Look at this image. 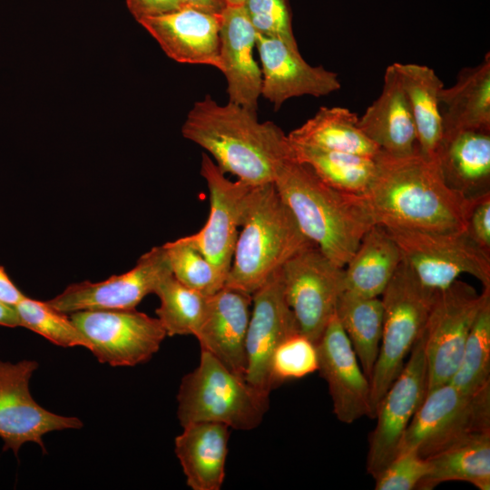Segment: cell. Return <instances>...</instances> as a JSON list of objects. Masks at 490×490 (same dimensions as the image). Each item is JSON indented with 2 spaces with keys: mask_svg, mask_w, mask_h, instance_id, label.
I'll use <instances>...</instances> for the list:
<instances>
[{
  "mask_svg": "<svg viewBox=\"0 0 490 490\" xmlns=\"http://www.w3.org/2000/svg\"><path fill=\"white\" fill-rule=\"evenodd\" d=\"M484 432H490V387L466 393L448 382L427 391L401 438L397 456L415 451L427 458Z\"/></svg>",
  "mask_w": 490,
  "mask_h": 490,
  "instance_id": "obj_7",
  "label": "cell"
},
{
  "mask_svg": "<svg viewBox=\"0 0 490 490\" xmlns=\"http://www.w3.org/2000/svg\"><path fill=\"white\" fill-rule=\"evenodd\" d=\"M170 274L172 273L163 246H155L142 254L129 271L113 275L103 281L73 283L46 303L65 314L83 310L136 309Z\"/></svg>",
  "mask_w": 490,
  "mask_h": 490,
  "instance_id": "obj_13",
  "label": "cell"
},
{
  "mask_svg": "<svg viewBox=\"0 0 490 490\" xmlns=\"http://www.w3.org/2000/svg\"><path fill=\"white\" fill-rule=\"evenodd\" d=\"M401 262V252L388 230L373 225L344 267L345 291L367 298L381 296Z\"/></svg>",
  "mask_w": 490,
  "mask_h": 490,
  "instance_id": "obj_26",
  "label": "cell"
},
{
  "mask_svg": "<svg viewBox=\"0 0 490 490\" xmlns=\"http://www.w3.org/2000/svg\"><path fill=\"white\" fill-rule=\"evenodd\" d=\"M335 314L370 378L377 359L383 328V306L379 297H360L343 291Z\"/></svg>",
  "mask_w": 490,
  "mask_h": 490,
  "instance_id": "obj_30",
  "label": "cell"
},
{
  "mask_svg": "<svg viewBox=\"0 0 490 490\" xmlns=\"http://www.w3.org/2000/svg\"><path fill=\"white\" fill-rule=\"evenodd\" d=\"M466 231L481 249L490 252V194L472 202Z\"/></svg>",
  "mask_w": 490,
  "mask_h": 490,
  "instance_id": "obj_39",
  "label": "cell"
},
{
  "mask_svg": "<svg viewBox=\"0 0 490 490\" xmlns=\"http://www.w3.org/2000/svg\"><path fill=\"white\" fill-rule=\"evenodd\" d=\"M436 291L423 285L402 261L382 292V337L369 378L371 418L421 337Z\"/></svg>",
  "mask_w": 490,
  "mask_h": 490,
  "instance_id": "obj_6",
  "label": "cell"
},
{
  "mask_svg": "<svg viewBox=\"0 0 490 490\" xmlns=\"http://www.w3.org/2000/svg\"><path fill=\"white\" fill-rule=\"evenodd\" d=\"M97 360L112 367L149 361L167 337L157 318L136 309L83 310L70 314Z\"/></svg>",
  "mask_w": 490,
  "mask_h": 490,
  "instance_id": "obj_11",
  "label": "cell"
},
{
  "mask_svg": "<svg viewBox=\"0 0 490 490\" xmlns=\"http://www.w3.org/2000/svg\"><path fill=\"white\" fill-rule=\"evenodd\" d=\"M176 436L174 451L192 490H220L225 478L230 427L216 422H194Z\"/></svg>",
  "mask_w": 490,
  "mask_h": 490,
  "instance_id": "obj_24",
  "label": "cell"
},
{
  "mask_svg": "<svg viewBox=\"0 0 490 490\" xmlns=\"http://www.w3.org/2000/svg\"><path fill=\"white\" fill-rule=\"evenodd\" d=\"M318 371L328 384L333 412L345 424L371 417L370 382L336 314L316 343Z\"/></svg>",
  "mask_w": 490,
  "mask_h": 490,
  "instance_id": "obj_16",
  "label": "cell"
},
{
  "mask_svg": "<svg viewBox=\"0 0 490 490\" xmlns=\"http://www.w3.org/2000/svg\"><path fill=\"white\" fill-rule=\"evenodd\" d=\"M293 159L309 165L328 185L364 194L375 173L374 157L329 151L290 142Z\"/></svg>",
  "mask_w": 490,
  "mask_h": 490,
  "instance_id": "obj_31",
  "label": "cell"
},
{
  "mask_svg": "<svg viewBox=\"0 0 490 490\" xmlns=\"http://www.w3.org/2000/svg\"><path fill=\"white\" fill-rule=\"evenodd\" d=\"M227 6H242L245 0H224Z\"/></svg>",
  "mask_w": 490,
  "mask_h": 490,
  "instance_id": "obj_44",
  "label": "cell"
},
{
  "mask_svg": "<svg viewBox=\"0 0 490 490\" xmlns=\"http://www.w3.org/2000/svg\"><path fill=\"white\" fill-rule=\"evenodd\" d=\"M443 135L475 130L490 132V54L462 68L455 83L439 92Z\"/></svg>",
  "mask_w": 490,
  "mask_h": 490,
  "instance_id": "obj_25",
  "label": "cell"
},
{
  "mask_svg": "<svg viewBox=\"0 0 490 490\" xmlns=\"http://www.w3.org/2000/svg\"><path fill=\"white\" fill-rule=\"evenodd\" d=\"M358 120L348 108L323 106L287 136L297 144L375 157L380 149L360 130Z\"/></svg>",
  "mask_w": 490,
  "mask_h": 490,
  "instance_id": "obj_28",
  "label": "cell"
},
{
  "mask_svg": "<svg viewBox=\"0 0 490 490\" xmlns=\"http://www.w3.org/2000/svg\"><path fill=\"white\" fill-rule=\"evenodd\" d=\"M387 230L402 261L426 287L441 290L466 273L484 288H490V252L481 249L466 230Z\"/></svg>",
  "mask_w": 490,
  "mask_h": 490,
  "instance_id": "obj_8",
  "label": "cell"
},
{
  "mask_svg": "<svg viewBox=\"0 0 490 490\" xmlns=\"http://www.w3.org/2000/svg\"><path fill=\"white\" fill-rule=\"evenodd\" d=\"M400 79L416 127L419 152L434 159L443 136L439 92L443 82L436 72L423 64H392Z\"/></svg>",
  "mask_w": 490,
  "mask_h": 490,
  "instance_id": "obj_27",
  "label": "cell"
},
{
  "mask_svg": "<svg viewBox=\"0 0 490 490\" xmlns=\"http://www.w3.org/2000/svg\"><path fill=\"white\" fill-rule=\"evenodd\" d=\"M299 332L283 293L280 270L252 294L246 336L245 378L270 393V360L275 348L289 336Z\"/></svg>",
  "mask_w": 490,
  "mask_h": 490,
  "instance_id": "obj_17",
  "label": "cell"
},
{
  "mask_svg": "<svg viewBox=\"0 0 490 490\" xmlns=\"http://www.w3.org/2000/svg\"><path fill=\"white\" fill-rule=\"evenodd\" d=\"M256 48L261 64V95L275 110L290 98L324 96L341 87L336 73L309 64L299 47L256 33Z\"/></svg>",
  "mask_w": 490,
  "mask_h": 490,
  "instance_id": "obj_18",
  "label": "cell"
},
{
  "mask_svg": "<svg viewBox=\"0 0 490 490\" xmlns=\"http://www.w3.org/2000/svg\"><path fill=\"white\" fill-rule=\"evenodd\" d=\"M184 138L205 149L224 172L251 185L273 182L277 165L293 158L288 136L272 122H260L256 113L210 95L196 102L181 127Z\"/></svg>",
  "mask_w": 490,
  "mask_h": 490,
  "instance_id": "obj_2",
  "label": "cell"
},
{
  "mask_svg": "<svg viewBox=\"0 0 490 490\" xmlns=\"http://www.w3.org/2000/svg\"><path fill=\"white\" fill-rule=\"evenodd\" d=\"M162 246L172 275L186 287L211 296L225 286L228 274L207 260L184 237Z\"/></svg>",
  "mask_w": 490,
  "mask_h": 490,
  "instance_id": "obj_34",
  "label": "cell"
},
{
  "mask_svg": "<svg viewBox=\"0 0 490 490\" xmlns=\"http://www.w3.org/2000/svg\"><path fill=\"white\" fill-rule=\"evenodd\" d=\"M240 229L225 286L251 295L289 259L313 244L273 182L251 187Z\"/></svg>",
  "mask_w": 490,
  "mask_h": 490,
  "instance_id": "obj_4",
  "label": "cell"
},
{
  "mask_svg": "<svg viewBox=\"0 0 490 490\" xmlns=\"http://www.w3.org/2000/svg\"><path fill=\"white\" fill-rule=\"evenodd\" d=\"M252 295L224 286L209 296L203 320L194 337L230 371L245 377L246 336Z\"/></svg>",
  "mask_w": 490,
  "mask_h": 490,
  "instance_id": "obj_20",
  "label": "cell"
},
{
  "mask_svg": "<svg viewBox=\"0 0 490 490\" xmlns=\"http://www.w3.org/2000/svg\"><path fill=\"white\" fill-rule=\"evenodd\" d=\"M242 6L257 34L298 47L289 0H245Z\"/></svg>",
  "mask_w": 490,
  "mask_h": 490,
  "instance_id": "obj_37",
  "label": "cell"
},
{
  "mask_svg": "<svg viewBox=\"0 0 490 490\" xmlns=\"http://www.w3.org/2000/svg\"><path fill=\"white\" fill-rule=\"evenodd\" d=\"M201 175L209 191L210 213L205 225L184 239L228 274L248 194L253 185L229 180L211 158L202 153Z\"/></svg>",
  "mask_w": 490,
  "mask_h": 490,
  "instance_id": "obj_15",
  "label": "cell"
},
{
  "mask_svg": "<svg viewBox=\"0 0 490 490\" xmlns=\"http://www.w3.org/2000/svg\"><path fill=\"white\" fill-rule=\"evenodd\" d=\"M428 391L425 339L412 348L401 372L379 401L369 436L367 471L375 479L397 456L401 438Z\"/></svg>",
  "mask_w": 490,
  "mask_h": 490,
  "instance_id": "obj_12",
  "label": "cell"
},
{
  "mask_svg": "<svg viewBox=\"0 0 490 490\" xmlns=\"http://www.w3.org/2000/svg\"><path fill=\"white\" fill-rule=\"evenodd\" d=\"M181 2L184 6L215 14H221L227 6L224 0H181Z\"/></svg>",
  "mask_w": 490,
  "mask_h": 490,
  "instance_id": "obj_42",
  "label": "cell"
},
{
  "mask_svg": "<svg viewBox=\"0 0 490 490\" xmlns=\"http://www.w3.org/2000/svg\"><path fill=\"white\" fill-rule=\"evenodd\" d=\"M154 294L160 299L157 318L167 336H194L203 320L209 296L186 287L172 274L160 282Z\"/></svg>",
  "mask_w": 490,
  "mask_h": 490,
  "instance_id": "obj_32",
  "label": "cell"
},
{
  "mask_svg": "<svg viewBox=\"0 0 490 490\" xmlns=\"http://www.w3.org/2000/svg\"><path fill=\"white\" fill-rule=\"evenodd\" d=\"M449 382L466 393L490 387V294L474 320L458 367Z\"/></svg>",
  "mask_w": 490,
  "mask_h": 490,
  "instance_id": "obj_33",
  "label": "cell"
},
{
  "mask_svg": "<svg viewBox=\"0 0 490 490\" xmlns=\"http://www.w3.org/2000/svg\"><path fill=\"white\" fill-rule=\"evenodd\" d=\"M358 125L386 152L405 155L417 150L413 116L393 64L385 71L379 96L358 116Z\"/></svg>",
  "mask_w": 490,
  "mask_h": 490,
  "instance_id": "obj_23",
  "label": "cell"
},
{
  "mask_svg": "<svg viewBox=\"0 0 490 490\" xmlns=\"http://www.w3.org/2000/svg\"><path fill=\"white\" fill-rule=\"evenodd\" d=\"M15 307L20 327L39 334L54 345L63 348L83 347L90 350L89 341L71 317L53 309L46 301L25 296Z\"/></svg>",
  "mask_w": 490,
  "mask_h": 490,
  "instance_id": "obj_35",
  "label": "cell"
},
{
  "mask_svg": "<svg viewBox=\"0 0 490 490\" xmlns=\"http://www.w3.org/2000/svg\"><path fill=\"white\" fill-rule=\"evenodd\" d=\"M0 326L7 328L20 327V320L15 306L0 300Z\"/></svg>",
  "mask_w": 490,
  "mask_h": 490,
  "instance_id": "obj_43",
  "label": "cell"
},
{
  "mask_svg": "<svg viewBox=\"0 0 490 490\" xmlns=\"http://www.w3.org/2000/svg\"><path fill=\"white\" fill-rule=\"evenodd\" d=\"M373 179L363 194L376 224L387 229L466 230L473 201L444 181L436 161L418 149L405 155L380 150Z\"/></svg>",
  "mask_w": 490,
  "mask_h": 490,
  "instance_id": "obj_1",
  "label": "cell"
},
{
  "mask_svg": "<svg viewBox=\"0 0 490 490\" xmlns=\"http://www.w3.org/2000/svg\"><path fill=\"white\" fill-rule=\"evenodd\" d=\"M273 183L303 235L339 267L376 224L362 194L332 188L293 158L277 165Z\"/></svg>",
  "mask_w": 490,
  "mask_h": 490,
  "instance_id": "obj_3",
  "label": "cell"
},
{
  "mask_svg": "<svg viewBox=\"0 0 490 490\" xmlns=\"http://www.w3.org/2000/svg\"><path fill=\"white\" fill-rule=\"evenodd\" d=\"M270 393L230 371L209 352L201 350L197 368L186 374L177 394L181 426L216 422L236 430H251L269 409Z\"/></svg>",
  "mask_w": 490,
  "mask_h": 490,
  "instance_id": "obj_5",
  "label": "cell"
},
{
  "mask_svg": "<svg viewBox=\"0 0 490 490\" xmlns=\"http://www.w3.org/2000/svg\"><path fill=\"white\" fill-rule=\"evenodd\" d=\"M316 343L300 332H296L275 348L270 360L272 389L281 383L304 377L318 370Z\"/></svg>",
  "mask_w": 490,
  "mask_h": 490,
  "instance_id": "obj_36",
  "label": "cell"
},
{
  "mask_svg": "<svg viewBox=\"0 0 490 490\" xmlns=\"http://www.w3.org/2000/svg\"><path fill=\"white\" fill-rule=\"evenodd\" d=\"M285 299L299 332L317 343L345 290V270L311 244L280 268Z\"/></svg>",
  "mask_w": 490,
  "mask_h": 490,
  "instance_id": "obj_9",
  "label": "cell"
},
{
  "mask_svg": "<svg viewBox=\"0 0 490 490\" xmlns=\"http://www.w3.org/2000/svg\"><path fill=\"white\" fill-rule=\"evenodd\" d=\"M34 360L17 363L0 360V438L3 450L18 456L20 447L36 443L44 452L43 436L52 431L80 429L83 422L74 416L54 414L38 405L31 396L29 381L37 369Z\"/></svg>",
  "mask_w": 490,
  "mask_h": 490,
  "instance_id": "obj_14",
  "label": "cell"
},
{
  "mask_svg": "<svg viewBox=\"0 0 490 490\" xmlns=\"http://www.w3.org/2000/svg\"><path fill=\"white\" fill-rule=\"evenodd\" d=\"M446 184L469 201L490 194V132L445 134L435 154Z\"/></svg>",
  "mask_w": 490,
  "mask_h": 490,
  "instance_id": "obj_22",
  "label": "cell"
},
{
  "mask_svg": "<svg viewBox=\"0 0 490 490\" xmlns=\"http://www.w3.org/2000/svg\"><path fill=\"white\" fill-rule=\"evenodd\" d=\"M24 297L25 295L9 278L5 268L0 265V300L15 306Z\"/></svg>",
  "mask_w": 490,
  "mask_h": 490,
  "instance_id": "obj_41",
  "label": "cell"
},
{
  "mask_svg": "<svg viewBox=\"0 0 490 490\" xmlns=\"http://www.w3.org/2000/svg\"><path fill=\"white\" fill-rule=\"evenodd\" d=\"M221 72L227 80L229 102L256 113L262 74L253 57L256 31L243 6H226L221 14Z\"/></svg>",
  "mask_w": 490,
  "mask_h": 490,
  "instance_id": "obj_21",
  "label": "cell"
},
{
  "mask_svg": "<svg viewBox=\"0 0 490 490\" xmlns=\"http://www.w3.org/2000/svg\"><path fill=\"white\" fill-rule=\"evenodd\" d=\"M426 459L430 469L417 489L430 490L447 481L490 489V432L471 435Z\"/></svg>",
  "mask_w": 490,
  "mask_h": 490,
  "instance_id": "obj_29",
  "label": "cell"
},
{
  "mask_svg": "<svg viewBox=\"0 0 490 490\" xmlns=\"http://www.w3.org/2000/svg\"><path fill=\"white\" fill-rule=\"evenodd\" d=\"M490 288L481 293L456 279L437 290L425 329L428 390L448 383L455 374L474 320Z\"/></svg>",
  "mask_w": 490,
  "mask_h": 490,
  "instance_id": "obj_10",
  "label": "cell"
},
{
  "mask_svg": "<svg viewBox=\"0 0 490 490\" xmlns=\"http://www.w3.org/2000/svg\"><path fill=\"white\" fill-rule=\"evenodd\" d=\"M126 5L136 21L170 13L184 6L181 0H126Z\"/></svg>",
  "mask_w": 490,
  "mask_h": 490,
  "instance_id": "obj_40",
  "label": "cell"
},
{
  "mask_svg": "<svg viewBox=\"0 0 490 490\" xmlns=\"http://www.w3.org/2000/svg\"><path fill=\"white\" fill-rule=\"evenodd\" d=\"M430 469L426 458L415 451L397 455L375 478L376 490L417 489Z\"/></svg>",
  "mask_w": 490,
  "mask_h": 490,
  "instance_id": "obj_38",
  "label": "cell"
},
{
  "mask_svg": "<svg viewBox=\"0 0 490 490\" xmlns=\"http://www.w3.org/2000/svg\"><path fill=\"white\" fill-rule=\"evenodd\" d=\"M221 14L183 6L137 22L172 60L181 64L211 65L221 71Z\"/></svg>",
  "mask_w": 490,
  "mask_h": 490,
  "instance_id": "obj_19",
  "label": "cell"
}]
</instances>
